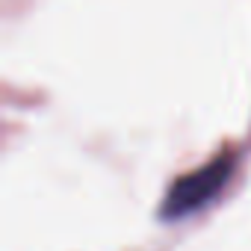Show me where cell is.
I'll list each match as a JSON object with an SVG mask.
<instances>
[{
    "mask_svg": "<svg viewBox=\"0 0 251 251\" xmlns=\"http://www.w3.org/2000/svg\"><path fill=\"white\" fill-rule=\"evenodd\" d=\"M230 172H233V160L219 157V160H210L207 166H201L198 172L180 177L163 201V216L166 219H183V216L198 213L225 189V183L230 180Z\"/></svg>",
    "mask_w": 251,
    "mask_h": 251,
    "instance_id": "obj_1",
    "label": "cell"
}]
</instances>
